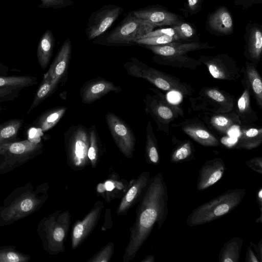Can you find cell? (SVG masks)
I'll return each mask as SVG.
<instances>
[{
	"instance_id": "1",
	"label": "cell",
	"mask_w": 262,
	"mask_h": 262,
	"mask_svg": "<svg viewBox=\"0 0 262 262\" xmlns=\"http://www.w3.org/2000/svg\"><path fill=\"white\" fill-rule=\"evenodd\" d=\"M168 214V192L162 174L158 173L148 183L137 209L135 222L130 228L123 261L133 259L157 224L160 229Z\"/></svg>"
},
{
	"instance_id": "2",
	"label": "cell",
	"mask_w": 262,
	"mask_h": 262,
	"mask_svg": "<svg viewBox=\"0 0 262 262\" xmlns=\"http://www.w3.org/2000/svg\"><path fill=\"white\" fill-rule=\"evenodd\" d=\"M48 184L31 183L15 189L0 207V227L9 225L39 210L48 198Z\"/></svg>"
},
{
	"instance_id": "3",
	"label": "cell",
	"mask_w": 262,
	"mask_h": 262,
	"mask_svg": "<svg viewBox=\"0 0 262 262\" xmlns=\"http://www.w3.org/2000/svg\"><path fill=\"white\" fill-rule=\"evenodd\" d=\"M154 54V60L157 63L175 68L195 70L202 64L198 59L188 56L192 51L215 48L207 42L182 43L181 40L163 45H145Z\"/></svg>"
},
{
	"instance_id": "4",
	"label": "cell",
	"mask_w": 262,
	"mask_h": 262,
	"mask_svg": "<svg viewBox=\"0 0 262 262\" xmlns=\"http://www.w3.org/2000/svg\"><path fill=\"white\" fill-rule=\"evenodd\" d=\"M246 192L244 188L229 189L199 206L188 216L187 225L190 227L202 225L230 213L242 202Z\"/></svg>"
},
{
	"instance_id": "5",
	"label": "cell",
	"mask_w": 262,
	"mask_h": 262,
	"mask_svg": "<svg viewBox=\"0 0 262 262\" xmlns=\"http://www.w3.org/2000/svg\"><path fill=\"white\" fill-rule=\"evenodd\" d=\"M123 66L129 76L144 79L161 90L177 92L185 97L192 96L194 92L189 84L149 67L136 58H130Z\"/></svg>"
},
{
	"instance_id": "6",
	"label": "cell",
	"mask_w": 262,
	"mask_h": 262,
	"mask_svg": "<svg viewBox=\"0 0 262 262\" xmlns=\"http://www.w3.org/2000/svg\"><path fill=\"white\" fill-rule=\"evenodd\" d=\"M68 210L57 211L43 217L38 224L37 231L44 249L50 254L64 251V242L70 225Z\"/></svg>"
},
{
	"instance_id": "7",
	"label": "cell",
	"mask_w": 262,
	"mask_h": 262,
	"mask_svg": "<svg viewBox=\"0 0 262 262\" xmlns=\"http://www.w3.org/2000/svg\"><path fill=\"white\" fill-rule=\"evenodd\" d=\"M144 99L145 111L157 125V130L169 134L170 124L184 116L183 110L170 103L165 95L156 88H150Z\"/></svg>"
},
{
	"instance_id": "8",
	"label": "cell",
	"mask_w": 262,
	"mask_h": 262,
	"mask_svg": "<svg viewBox=\"0 0 262 262\" xmlns=\"http://www.w3.org/2000/svg\"><path fill=\"white\" fill-rule=\"evenodd\" d=\"M42 148L41 143L28 140L0 145V175L33 159L41 152Z\"/></svg>"
},
{
	"instance_id": "9",
	"label": "cell",
	"mask_w": 262,
	"mask_h": 262,
	"mask_svg": "<svg viewBox=\"0 0 262 262\" xmlns=\"http://www.w3.org/2000/svg\"><path fill=\"white\" fill-rule=\"evenodd\" d=\"M64 143L68 164L72 168L80 170L89 164L90 137L89 129L84 126H71L64 134Z\"/></svg>"
},
{
	"instance_id": "10",
	"label": "cell",
	"mask_w": 262,
	"mask_h": 262,
	"mask_svg": "<svg viewBox=\"0 0 262 262\" xmlns=\"http://www.w3.org/2000/svg\"><path fill=\"white\" fill-rule=\"evenodd\" d=\"M189 100L193 111L210 113L231 112L235 102L234 96L217 86L203 87L198 96Z\"/></svg>"
},
{
	"instance_id": "11",
	"label": "cell",
	"mask_w": 262,
	"mask_h": 262,
	"mask_svg": "<svg viewBox=\"0 0 262 262\" xmlns=\"http://www.w3.org/2000/svg\"><path fill=\"white\" fill-rule=\"evenodd\" d=\"M158 26L130 13L107 36L108 45H128L151 32Z\"/></svg>"
},
{
	"instance_id": "12",
	"label": "cell",
	"mask_w": 262,
	"mask_h": 262,
	"mask_svg": "<svg viewBox=\"0 0 262 262\" xmlns=\"http://www.w3.org/2000/svg\"><path fill=\"white\" fill-rule=\"evenodd\" d=\"M198 60L206 67L210 74L215 79L236 81L241 77V69L235 60L227 54L200 55Z\"/></svg>"
},
{
	"instance_id": "13",
	"label": "cell",
	"mask_w": 262,
	"mask_h": 262,
	"mask_svg": "<svg viewBox=\"0 0 262 262\" xmlns=\"http://www.w3.org/2000/svg\"><path fill=\"white\" fill-rule=\"evenodd\" d=\"M105 118L112 137L119 150L125 157L132 158L136 139L131 128L113 113H107Z\"/></svg>"
},
{
	"instance_id": "14",
	"label": "cell",
	"mask_w": 262,
	"mask_h": 262,
	"mask_svg": "<svg viewBox=\"0 0 262 262\" xmlns=\"http://www.w3.org/2000/svg\"><path fill=\"white\" fill-rule=\"evenodd\" d=\"M123 11L121 7L106 5L94 13L89 19L86 29L88 38L92 39L103 33Z\"/></svg>"
},
{
	"instance_id": "15",
	"label": "cell",
	"mask_w": 262,
	"mask_h": 262,
	"mask_svg": "<svg viewBox=\"0 0 262 262\" xmlns=\"http://www.w3.org/2000/svg\"><path fill=\"white\" fill-rule=\"evenodd\" d=\"M122 88L116 85L112 81L98 77L84 82L80 90V95L83 103L90 104L110 92L119 93Z\"/></svg>"
},
{
	"instance_id": "16",
	"label": "cell",
	"mask_w": 262,
	"mask_h": 262,
	"mask_svg": "<svg viewBox=\"0 0 262 262\" xmlns=\"http://www.w3.org/2000/svg\"><path fill=\"white\" fill-rule=\"evenodd\" d=\"M177 125V126L181 127L185 134L203 146L217 147L220 145L217 138L198 118L186 119Z\"/></svg>"
},
{
	"instance_id": "17",
	"label": "cell",
	"mask_w": 262,
	"mask_h": 262,
	"mask_svg": "<svg viewBox=\"0 0 262 262\" xmlns=\"http://www.w3.org/2000/svg\"><path fill=\"white\" fill-rule=\"evenodd\" d=\"M103 208L102 202H97L92 209L74 225L71 235L72 248H77L92 231L99 220Z\"/></svg>"
},
{
	"instance_id": "18",
	"label": "cell",
	"mask_w": 262,
	"mask_h": 262,
	"mask_svg": "<svg viewBox=\"0 0 262 262\" xmlns=\"http://www.w3.org/2000/svg\"><path fill=\"white\" fill-rule=\"evenodd\" d=\"M225 170V163L221 158H215L207 160L199 172L197 190L202 191L215 184L222 178Z\"/></svg>"
},
{
	"instance_id": "19",
	"label": "cell",
	"mask_w": 262,
	"mask_h": 262,
	"mask_svg": "<svg viewBox=\"0 0 262 262\" xmlns=\"http://www.w3.org/2000/svg\"><path fill=\"white\" fill-rule=\"evenodd\" d=\"M132 14L135 17L152 23L158 27H172L182 21L179 15L159 7H146L135 10Z\"/></svg>"
},
{
	"instance_id": "20",
	"label": "cell",
	"mask_w": 262,
	"mask_h": 262,
	"mask_svg": "<svg viewBox=\"0 0 262 262\" xmlns=\"http://www.w3.org/2000/svg\"><path fill=\"white\" fill-rule=\"evenodd\" d=\"M244 56L247 60L257 64L262 55V29L260 25L248 24L245 34Z\"/></svg>"
},
{
	"instance_id": "21",
	"label": "cell",
	"mask_w": 262,
	"mask_h": 262,
	"mask_svg": "<svg viewBox=\"0 0 262 262\" xmlns=\"http://www.w3.org/2000/svg\"><path fill=\"white\" fill-rule=\"evenodd\" d=\"M71 54V41L70 38H67L44 75L51 78L58 85L67 74Z\"/></svg>"
},
{
	"instance_id": "22",
	"label": "cell",
	"mask_w": 262,
	"mask_h": 262,
	"mask_svg": "<svg viewBox=\"0 0 262 262\" xmlns=\"http://www.w3.org/2000/svg\"><path fill=\"white\" fill-rule=\"evenodd\" d=\"M243 73L242 83L249 89L260 109L262 108V79L257 65L247 60L241 69Z\"/></svg>"
},
{
	"instance_id": "23",
	"label": "cell",
	"mask_w": 262,
	"mask_h": 262,
	"mask_svg": "<svg viewBox=\"0 0 262 262\" xmlns=\"http://www.w3.org/2000/svg\"><path fill=\"white\" fill-rule=\"evenodd\" d=\"M201 113L200 117L208 127L222 134H225L232 127L241 125L236 113L233 111L222 113Z\"/></svg>"
},
{
	"instance_id": "24",
	"label": "cell",
	"mask_w": 262,
	"mask_h": 262,
	"mask_svg": "<svg viewBox=\"0 0 262 262\" xmlns=\"http://www.w3.org/2000/svg\"><path fill=\"white\" fill-rule=\"evenodd\" d=\"M150 174L147 171L142 172L125 193L118 207L117 214L124 215L143 194L150 181Z\"/></svg>"
},
{
	"instance_id": "25",
	"label": "cell",
	"mask_w": 262,
	"mask_h": 262,
	"mask_svg": "<svg viewBox=\"0 0 262 262\" xmlns=\"http://www.w3.org/2000/svg\"><path fill=\"white\" fill-rule=\"evenodd\" d=\"M207 25L211 31L220 35H228L233 31V18L229 11L224 6L218 7L209 15Z\"/></svg>"
},
{
	"instance_id": "26",
	"label": "cell",
	"mask_w": 262,
	"mask_h": 262,
	"mask_svg": "<svg viewBox=\"0 0 262 262\" xmlns=\"http://www.w3.org/2000/svg\"><path fill=\"white\" fill-rule=\"evenodd\" d=\"M240 135L237 139L235 148L251 150L258 147L262 143V128L255 125L241 124Z\"/></svg>"
},
{
	"instance_id": "27",
	"label": "cell",
	"mask_w": 262,
	"mask_h": 262,
	"mask_svg": "<svg viewBox=\"0 0 262 262\" xmlns=\"http://www.w3.org/2000/svg\"><path fill=\"white\" fill-rule=\"evenodd\" d=\"M243 86V92L237 100L235 113L241 125L254 124L258 120L257 113L251 106V95L249 89L246 86Z\"/></svg>"
},
{
	"instance_id": "28",
	"label": "cell",
	"mask_w": 262,
	"mask_h": 262,
	"mask_svg": "<svg viewBox=\"0 0 262 262\" xmlns=\"http://www.w3.org/2000/svg\"><path fill=\"white\" fill-rule=\"evenodd\" d=\"M243 241L239 237H233L226 242L221 249L219 261L238 262Z\"/></svg>"
},
{
	"instance_id": "29",
	"label": "cell",
	"mask_w": 262,
	"mask_h": 262,
	"mask_svg": "<svg viewBox=\"0 0 262 262\" xmlns=\"http://www.w3.org/2000/svg\"><path fill=\"white\" fill-rule=\"evenodd\" d=\"M145 158L147 162L152 165L160 163L158 140L155 135L151 122L148 121L146 126Z\"/></svg>"
},
{
	"instance_id": "30",
	"label": "cell",
	"mask_w": 262,
	"mask_h": 262,
	"mask_svg": "<svg viewBox=\"0 0 262 262\" xmlns=\"http://www.w3.org/2000/svg\"><path fill=\"white\" fill-rule=\"evenodd\" d=\"M54 38L52 32L47 30L42 36L37 48V58L40 66L45 69L52 56L54 47Z\"/></svg>"
},
{
	"instance_id": "31",
	"label": "cell",
	"mask_w": 262,
	"mask_h": 262,
	"mask_svg": "<svg viewBox=\"0 0 262 262\" xmlns=\"http://www.w3.org/2000/svg\"><path fill=\"white\" fill-rule=\"evenodd\" d=\"M67 109L65 106H58L47 111L38 118L36 125L43 132L50 129L60 121Z\"/></svg>"
},
{
	"instance_id": "32",
	"label": "cell",
	"mask_w": 262,
	"mask_h": 262,
	"mask_svg": "<svg viewBox=\"0 0 262 262\" xmlns=\"http://www.w3.org/2000/svg\"><path fill=\"white\" fill-rule=\"evenodd\" d=\"M23 121L14 119L0 125V145L15 141Z\"/></svg>"
},
{
	"instance_id": "33",
	"label": "cell",
	"mask_w": 262,
	"mask_h": 262,
	"mask_svg": "<svg viewBox=\"0 0 262 262\" xmlns=\"http://www.w3.org/2000/svg\"><path fill=\"white\" fill-rule=\"evenodd\" d=\"M58 85L51 78L44 75L42 81L37 90L33 101L28 113L37 107L56 89Z\"/></svg>"
},
{
	"instance_id": "34",
	"label": "cell",
	"mask_w": 262,
	"mask_h": 262,
	"mask_svg": "<svg viewBox=\"0 0 262 262\" xmlns=\"http://www.w3.org/2000/svg\"><path fill=\"white\" fill-rule=\"evenodd\" d=\"M194 148L191 142L185 140L180 142L172 150L170 162L173 163L190 160L194 156Z\"/></svg>"
},
{
	"instance_id": "35",
	"label": "cell",
	"mask_w": 262,
	"mask_h": 262,
	"mask_svg": "<svg viewBox=\"0 0 262 262\" xmlns=\"http://www.w3.org/2000/svg\"><path fill=\"white\" fill-rule=\"evenodd\" d=\"M30 255L16 250L13 246L0 247V262H28Z\"/></svg>"
},
{
	"instance_id": "36",
	"label": "cell",
	"mask_w": 262,
	"mask_h": 262,
	"mask_svg": "<svg viewBox=\"0 0 262 262\" xmlns=\"http://www.w3.org/2000/svg\"><path fill=\"white\" fill-rule=\"evenodd\" d=\"M37 79L30 76H0V87L25 88L35 84Z\"/></svg>"
},
{
	"instance_id": "37",
	"label": "cell",
	"mask_w": 262,
	"mask_h": 262,
	"mask_svg": "<svg viewBox=\"0 0 262 262\" xmlns=\"http://www.w3.org/2000/svg\"><path fill=\"white\" fill-rule=\"evenodd\" d=\"M89 129L90 144L88 151V157L93 168L96 166L99 153L98 136L95 125H92Z\"/></svg>"
},
{
	"instance_id": "38",
	"label": "cell",
	"mask_w": 262,
	"mask_h": 262,
	"mask_svg": "<svg viewBox=\"0 0 262 262\" xmlns=\"http://www.w3.org/2000/svg\"><path fill=\"white\" fill-rule=\"evenodd\" d=\"M180 40L175 36L162 35L138 39L135 42L142 45L158 46L167 44Z\"/></svg>"
},
{
	"instance_id": "39",
	"label": "cell",
	"mask_w": 262,
	"mask_h": 262,
	"mask_svg": "<svg viewBox=\"0 0 262 262\" xmlns=\"http://www.w3.org/2000/svg\"><path fill=\"white\" fill-rule=\"evenodd\" d=\"M179 40H188L195 34V30L189 24L183 21L171 27Z\"/></svg>"
},
{
	"instance_id": "40",
	"label": "cell",
	"mask_w": 262,
	"mask_h": 262,
	"mask_svg": "<svg viewBox=\"0 0 262 262\" xmlns=\"http://www.w3.org/2000/svg\"><path fill=\"white\" fill-rule=\"evenodd\" d=\"M262 261V241L260 239L258 246L250 243L247 248L246 262H261Z\"/></svg>"
},
{
	"instance_id": "41",
	"label": "cell",
	"mask_w": 262,
	"mask_h": 262,
	"mask_svg": "<svg viewBox=\"0 0 262 262\" xmlns=\"http://www.w3.org/2000/svg\"><path fill=\"white\" fill-rule=\"evenodd\" d=\"M114 251V244L108 243L96 254L88 260L89 262H108L112 257Z\"/></svg>"
},
{
	"instance_id": "42",
	"label": "cell",
	"mask_w": 262,
	"mask_h": 262,
	"mask_svg": "<svg viewBox=\"0 0 262 262\" xmlns=\"http://www.w3.org/2000/svg\"><path fill=\"white\" fill-rule=\"evenodd\" d=\"M22 88L13 87H0V103L10 101L16 98Z\"/></svg>"
},
{
	"instance_id": "43",
	"label": "cell",
	"mask_w": 262,
	"mask_h": 262,
	"mask_svg": "<svg viewBox=\"0 0 262 262\" xmlns=\"http://www.w3.org/2000/svg\"><path fill=\"white\" fill-rule=\"evenodd\" d=\"M104 185L105 192H106V196L108 192L111 193L116 189L118 190H122L124 189V185L121 181L116 180L113 178L105 181Z\"/></svg>"
},
{
	"instance_id": "44",
	"label": "cell",
	"mask_w": 262,
	"mask_h": 262,
	"mask_svg": "<svg viewBox=\"0 0 262 262\" xmlns=\"http://www.w3.org/2000/svg\"><path fill=\"white\" fill-rule=\"evenodd\" d=\"M162 35H169L178 37L175 33L174 31L172 28L171 27L169 28L160 29L155 31H152L151 32L142 36L139 39Z\"/></svg>"
},
{
	"instance_id": "45",
	"label": "cell",
	"mask_w": 262,
	"mask_h": 262,
	"mask_svg": "<svg viewBox=\"0 0 262 262\" xmlns=\"http://www.w3.org/2000/svg\"><path fill=\"white\" fill-rule=\"evenodd\" d=\"M246 165L258 173H262V157L261 156L247 161Z\"/></svg>"
},
{
	"instance_id": "46",
	"label": "cell",
	"mask_w": 262,
	"mask_h": 262,
	"mask_svg": "<svg viewBox=\"0 0 262 262\" xmlns=\"http://www.w3.org/2000/svg\"><path fill=\"white\" fill-rule=\"evenodd\" d=\"M188 9L191 14L197 13L201 7L203 0H187Z\"/></svg>"
},
{
	"instance_id": "47",
	"label": "cell",
	"mask_w": 262,
	"mask_h": 262,
	"mask_svg": "<svg viewBox=\"0 0 262 262\" xmlns=\"http://www.w3.org/2000/svg\"><path fill=\"white\" fill-rule=\"evenodd\" d=\"M41 6L46 7H57L64 4V0H40Z\"/></svg>"
},
{
	"instance_id": "48",
	"label": "cell",
	"mask_w": 262,
	"mask_h": 262,
	"mask_svg": "<svg viewBox=\"0 0 262 262\" xmlns=\"http://www.w3.org/2000/svg\"><path fill=\"white\" fill-rule=\"evenodd\" d=\"M256 201L258 203L260 211V215L258 218L256 220V222L261 223L262 221V188L260 187L256 193Z\"/></svg>"
},
{
	"instance_id": "49",
	"label": "cell",
	"mask_w": 262,
	"mask_h": 262,
	"mask_svg": "<svg viewBox=\"0 0 262 262\" xmlns=\"http://www.w3.org/2000/svg\"><path fill=\"white\" fill-rule=\"evenodd\" d=\"M97 191L100 193H105V188L104 183H99L97 186Z\"/></svg>"
},
{
	"instance_id": "50",
	"label": "cell",
	"mask_w": 262,
	"mask_h": 262,
	"mask_svg": "<svg viewBox=\"0 0 262 262\" xmlns=\"http://www.w3.org/2000/svg\"><path fill=\"white\" fill-rule=\"evenodd\" d=\"M155 259L154 255H148L144 259L142 260V262H155Z\"/></svg>"
},
{
	"instance_id": "51",
	"label": "cell",
	"mask_w": 262,
	"mask_h": 262,
	"mask_svg": "<svg viewBox=\"0 0 262 262\" xmlns=\"http://www.w3.org/2000/svg\"><path fill=\"white\" fill-rule=\"evenodd\" d=\"M251 1H253V0H251ZM254 1H260V2H261V0H254Z\"/></svg>"
}]
</instances>
